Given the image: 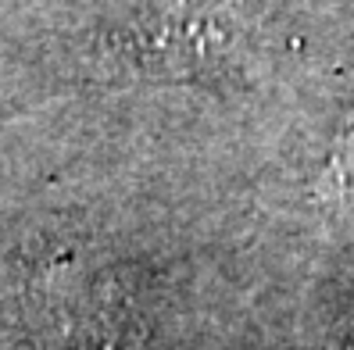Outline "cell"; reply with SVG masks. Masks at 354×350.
<instances>
[{
    "label": "cell",
    "mask_w": 354,
    "mask_h": 350,
    "mask_svg": "<svg viewBox=\"0 0 354 350\" xmlns=\"http://www.w3.org/2000/svg\"><path fill=\"white\" fill-rule=\"evenodd\" d=\"M240 26L207 0H169L143 8L111 36V57L143 75L207 82L233 75Z\"/></svg>",
    "instance_id": "cell-1"
},
{
    "label": "cell",
    "mask_w": 354,
    "mask_h": 350,
    "mask_svg": "<svg viewBox=\"0 0 354 350\" xmlns=\"http://www.w3.org/2000/svg\"><path fill=\"white\" fill-rule=\"evenodd\" d=\"M32 304L44 318L47 350H151L140 307L111 279L61 264L36 279Z\"/></svg>",
    "instance_id": "cell-2"
}]
</instances>
